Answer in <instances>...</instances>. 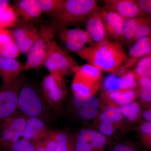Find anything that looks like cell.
Masks as SVG:
<instances>
[{
  "instance_id": "cell-17",
  "label": "cell",
  "mask_w": 151,
  "mask_h": 151,
  "mask_svg": "<svg viewBox=\"0 0 151 151\" xmlns=\"http://www.w3.org/2000/svg\"><path fill=\"white\" fill-rule=\"evenodd\" d=\"M85 30L93 43H99L108 39L101 15V8L97 7L85 21Z\"/></svg>"
},
{
  "instance_id": "cell-38",
  "label": "cell",
  "mask_w": 151,
  "mask_h": 151,
  "mask_svg": "<svg viewBox=\"0 0 151 151\" xmlns=\"http://www.w3.org/2000/svg\"><path fill=\"white\" fill-rule=\"evenodd\" d=\"M138 86L143 89L151 90V78L137 75Z\"/></svg>"
},
{
  "instance_id": "cell-20",
  "label": "cell",
  "mask_w": 151,
  "mask_h": 151,
  "mask_svg": "<svg viewBox=\"0 0 151 151\" xmlns=\"http://www.w3.org/2000/svg\"><path fill=\"white\" fill-rule=\"evenodd\" d=\"M150 54L151 36L139 39L130 47L127 55V61L123 66L128 69L137 64L141 58Z\"/></svg>"
},
{
  "instance_id": "cell-4",
  "label": "cell",
  "mask_w": 151,
  "mask_h": 151,
  "mask_svg": "<svg viewBox=\"0 0 151 151\" xmlns=\"http://www.w3.org/2000/svg\"><path fill=\"white\" fill-rule=\"evenodd\" d=\"M71 88L73 95L86 98L94 96L102 84V72L92 65H78L74 71Z\"/></svg>"
},
{
  "instance_id": "cell-11",
  "label": "cell",
  "mask_w": 151,
  "mask_h": 151,
  "mask_svg": "<svg viewBox=\"0 0 151 151\" xmlns=\"http://www.w3.org/2000/svg\"><path fill=\"white\" fill-rule=\"evenodd\" d=\"M102 86L103 91L135 89L138 86L137 75L122 65L106 76Z\"/></svg>"
},
{
  "instance_id": "cell-3",
  "label": "cell",
  "mask_w": 151,
  "mask_h": 151,
  "mask_svg": "<svg viewBox=\"0 0 151 151\" xmlns=\"http://www.w3.org/2000/svg\"><path fill=\"white\" fill-rule=\"evenodd\" d=\"M96 0H65L62 12L55 18L56 22L53 26L58 31L81 24L98 6Z\"/></svg>"
},
{
  "instance_id": "cell-29",
  "label": "cell",
  "mask_w": 151,
  "mask_h": 151,
  "mask_svg": "<svg viewBox=\"0 0 151 151\" xmlns=\"http://www.w3.org/2000/svg\"><path fill=\"white\" fill-rule=\"evenodd\" d=\"M19 22L13 7L9 5L3 12L0 17V27L9 29L14 27Z\"/></svg>"
},
{
  "instance_id": "cell-2",
  "label": "cell",
  "mask_w": 151,
  "mask_h": 151,
  "mask_svg": "<svg viewBox=\"0 0 151 151\" xmlns=\"http://www.w3.org/2000/svg\"><path fill=\"white\" fill-rule=\"evenodd\" d=\"M18 109L28 118H40L47 123L54 109L47 100L42 87L25 81L19 93Z\"/></svg>"
},
{
  "instance_id": "cell-12",
  "label": "cell",
  "mask_w": 151,
  "mask_h": 151,
  "mask_svg": "<svg viewBox=\"0 0 151 151\" xmlns=\"http://www.w3.org/2000/svg\"><path fill=\"white\" fill-rule=\"evenodd\" d=\"M9 29L19 51L24 54H27L39 37L40 29L32 23L20 22Z\"/></svg>"
},
{
  "instance_id": "cell-28",
  "label": "cell",
  "mask_w": 151,
  "mask_h": 151,
  "mask_svg": "<svg viewBox=\"0 0 151 151\" xmlns=\"http://www.w3.org/2000/svg\"><path fill=\"white\" fill-rule=\"evenodd\" d=\"M136 130L141 145L147 150L151 151V124L142 120Z\"/></svg>"
},
{
  "instance_id": "cell-10",
  "label": "cell",
  "mask_w": 151,
  "mask_h": 151,
  "mask_svg": "<svg viewBox=\"0 0 151 151\" xmlns=\"http://www.w3.org/2000/svg\"><path fill=\"white\" fill-rule=\"evenodd\" d=\"M42 89L48 103L57 110L67 95V86L64 77L50 73L44 78Z\"/></svg>"
},
{
  "instance_id": "cell-16",
  "label": "cell",
  "mask_w": 151,
  "mask_h": 151,
  "mask_svg": "<svg viewBox=\"0 0 151 151\" xmlns=\"http://www.w3.org/2000/svg\"><path fill=\"white\" fill-rule=\"evenodd\" d=\"M104 6L116 12L126 19L146 16L135 0H104Z\"/></svg>"
},
{
  "instance_id": "cell-24",
  "label": "cell",
  "mask_w": 151,
  "mask_h": 151,
  "mask_svg": "<svg viewBox=\"0 0 151 151\" xmlns=\"http://www.w3.org/2000/svg\"><path fill=\"white\" fill-rule=\"evenodd\" d=\"M97 118L98 122H110L116 125L118 129L125 119L119 108L112 104L105 107L99 113Z\"/></svg>"
},
{
  "instance_id": "cell-31",
  "label": "cell",
  "mask_w": 151,
  "mask_h": 151,
  "mask_svg": "<svg viewBox=\"0 0 151 151\" xmlns=\"http://www.w3.org/2000/svg\"><path fill=\"white\" fill-rule=\"evenodd\" d=\"M134 71L138 76L151 78V54L140 59Z\"/></svg>"
},
{
  "instance_id": "cell-23",
  "label": "cell",
  "mask_w": 151,
  "mask_h": 151,
  "mask_svg": "<svg viewBox=\"0 0 151 151\" xmlns=\"http://www.w3.org/2000/svg\"><path fill=\"white\" fill-rule=\"evenodd\" d=\"M20 54L9 29L0 27V57L16 59Z\"/></svg>"
},
{
  "instance_id": "cell-13",
  "label": "cell",
  "mask_w": 151,
  "mask_h": 151,
  "mask_svg": "<svg viewBox=\"0 0 151 151\" xmlns=\"http://www.w3.org/2000/svg\"><path fill=\"white\" fill-rule=\"evenodd\" d=\"M60 39L68 50L77 53L86 47L88 44H93L91 37L85 30L76 28L64 29L58 31Z\"/></svg>"
},
{
  "instance_id": "cell-8",
  "label": "cell",
  "mask_w": 151,
  "mask_h": 151,
  "mask_svg": "<svg viewBox=\"0 0 151 151\" xmlns=\"http://www.w3.org/2000/svg\"><path fill=\"white\" fill-rule=\"evenodd\" d=\"M78 65L74 58L58 45L52 49L44 64L50 73L64 76L74 73Z\"/></svg>"
},
{
  "instance_id": "cell-33",
  "label": "cell",
  "mask_w": 151,
  "mask_h": 151,
  "mask_svg": "<svg viewBox=\"0 0 151 151\" xmlns=\"http://www.w3.org/2000/svg\"><path fill=\"white\" fill-rule=\"evenodd\" d=\"M55 141L53 131L42 139L35 142V151H55Z\"/></svg>"
},
{
  "instance_id": "cell-5",
  "label": "cell",
  "mask_w": 151,
  "mask_h": 151,
  "mask_svg": "<svg viewBox=\"0 0 151 151\" xmlns=\"http://www.w3.org/2000/svg\"><path fill=\"white\" fill-rule=\"evenodd\" d=\"M56 31L53 25L41 27L39 37L27 54L25 70H37L44 66L49 53L57 42L55 38Z\"/></svg>"
},
{
  "instance_id": "cell-22",
  "label": "cell",
  "mask_w": 151,
  "mask_h": 151,
  "mask_svg": "<svg viewBox=\"0 0 151 151\" xmlns=\"http://www.w3.org/2000/svg\"><path fill=\"white\" fill-rule=\"evenodd\" d=\"M102 96L108 102L113 103L111 104L116 106L129 104L137 98L135 89L103 91Z\"/></svg>"
},
{
  "instance_id": "cell-26",
  "label": "cell",
  "mask_w": 151,
  "mask_h": 151,
  "mask_svg": "<svg viewBox=\"0 0 151 151\" xmlns=\"http://www.w3.org/2000/svg\"><path fill=\"white\" fill-rule=\"evenodd\" d=\"M117 107L129 123H139L142 121L143 108L139 102L135 100L129 104Z\"/></svg>"
},
{
  "instance_id": "cell-21",
  "label": "cell",
  "mask_w": 151,
  "mask_h": 151,
  "mask_svg": "<svg viewBox=\"0 0 151 151\" xmlns=\"http://www.w3.org/2000/svg\"><path fill=\"white\" fill-rule=\"evenodd\" d=\"M25 70V64L16 58L0 57V77L3 84L10 83L20 75Z\"/></svg>"
},
{
  "instance_id": "cell-35",
  "label": "cell",
  "mask_w": 151,
  "mask_h": 151,
  "mask_svg": "<svg viewBox=\"0 0 151 151\" xmlns=\"http://www.w3.org/2000/svg\"><path fill=\"white\" fill-rule=\"evenodd\" d=\"M142 146L132 141H125L113 145L111 151H143Z\"/></svg>"
},
{
  "instance_id": "cell-6",
  "label": "cell",
  "mask_w": 151,
  "mask_h": 151,
  "mask_svg": "<svg viewBox=\"0 0 151 151\" xmlns=\"http://www.w3.org/2000/svg\"><path fill=\"white\" fill-rule=\"evenodd\" d=\"M112 139L98 130L84 128L74 135L73 151H111Z\"/></svg>"
},
{
  "instance_id": "cell-40",
  "label": "cell",
  "mask_w": 151,
  "mask_h": 151,
  "mask_svg": "<svg viewBox=\"0 0 151 151\" xmlns=\"http://www.w3.org/2000/svg\"><path fill=\"white\" fill-rule=\"evenodd\" d=\"M9 5V1L7 0H0V17L3 12Z\"/></svg>"
},
{
  "instance_id": "cell-36",
  "label": "cell",
  "mask_w": 151,
  "mask_h": 151,
  "mask_svg": "<svg viewBox=\"0 0 151 151\" xmlns=\"http://www.w3.org/2000/svg\"><path fill=\"white\" fill-rule=\"evenodd\" d=\"M98 130L104 136L111 138L116 134L118 128L112 123L107 122H98Z\"/></svg>"
},
{
  "instance_id": "cell-32",
  "label": "cell",
  "mask_w": 151,
  "mask_h": 151,
  "mask_svg": "<svg viewBox=\"0 0 151 151\" xmlns=\"http://www.w3.org/2000/svg\"><path fill=\"white\" fill-rule=\"evenodd\" d=\"M151 36V18L147 16L142 17L140 24L135 34L132 43H134L142 38Z\"/></svg>"
},
{
  "instance_id": "cell-15",
  "label": "cell",
  "mask_w": 151,
  "mask_h": 151,
  "mask_svg": "<svg viewBox=\"0 0 151 151\" xmlns=\"http://www.w3.org/2000/svg\"><path fill=\"white\" fill-rule=\"evenodd\" d=\"M72 105L76 115L82 121H91L100 113V102L95 96L86 98L73 95Z\"/></svg>"
},
{
  "instance_id": "cell-1",
  "label": "cell",
  "mask_w": 151,
  "mask_h": 151,
  "mask_svg": "<svg viewBox=\"0 0 151 151\" xmlns=\"http://www.w3.org/2000/svg\"><path fill=\"white\" fill-rule=\"evenodd\" d=\"M77 54L101 72L112 73L125 64L127 55L121 44L105 40L86 46Z\"/></svg>"
},
{
  "instance_id": "cell-37",
  "label": "cell",
  "mask_w": 151,
  "mask_h": 151,
  "mask_svg": "<svg viewBox=\"0 0 151 151\" xmlns=\"http://www.w3.org/2000/svg\"><path fill=\"white\" fill-rule=\"evenodd\" d=\"M137 1L146 16L151 18V0H137Z\"/></svg>"
},
{
  "instance_id": "cell-25",
  "label": "cell",
  "mask_w": 151,
  "mask_h": 151,
  "mask_svg": "<svg viewBox=\"0 0 151 151\" xmlns=\"http://www.w3.org/2000/svg\"><path fill=\"white\" fill-rule=\"evenodd\" d=\"M55 149V151H73L74 136L65 130L53 131Z\"/></svg>"
},
{
  "instance_id": "cell-9",
  "label": "cell",
  "mask_w": 151,
  "mask_h": 151,
  "mask_svg": "<svg viewBox=\"0 0 151 151\" xmlns=\"http://www.w3.org/2000/svg\"><path fill=\"white\" fill-rule=\"evenodd\" d=\"M28 117L15 113L0 123V145L8 147L12 144L22 139Z\"/></svg>"
},
{
  "instance_id": "cell-27",
  "label": "cell",
  "mask_w": 151,
  "mask_h": 151,
  "mask_svg": "<svg viewBox=\"0 0 151 151\" xmlns=\"http://www.w3.org/2000/svg\"><path fill=\"white\" fill-rule=\"evenodd\" d=\"M38 2L43 14L55 18L62 12L65 0H38Z\"/></svg>"
},
{
  "instance_id": "cell-34",
  "label": "cell",
  "mask_w": 151,
  "mask_h": 151,
  "mask_svg": "<svg viewBox=\"0 0 151 151\" xmlns=\"http://www.w3.org/2000/svg\"><path fill=\"white\" fill-rule=\"evenodd\" d=\"M35 142L20 139L9 147L11 151H35Z\"/></svg>"
},
{
  "instance_id": "cell-30",
  "label": "cell",
  "mask_w": 151,
  "mask_h": 151,
  "mask_svg": "<svg viewBox=\"0 0 151 151\" xmlns=\"http://www.w3.org/2000/svg\"><path fill=\"white\" fill-rule=\"evenodd\" d=\"M142 17L126 20L123 41L128 43H132V40L140 23Z\"/></svg>"
},
{
  "instance_id": "cell-7",
  "label": "cell",
  "mask_w": 151,
  "mask_h": 151,
  "mask_svg": "<svg viewBox=\"0 0 151 151\" xmlns=\"http://www.w3.org/2000/svg\"><path fill=\"white\" fill-rule=\"evenodd\" d=\"M25 81L21 74L0 88V123L14 115L18 107L19 93Z\"/></svg>"
},
{
  "instance_id": "cell-18",
  "label": "cell",
  "mask_w": 151,
  "mask_h": 151,
  "mask_svg": "<svg viewBox=\"0 0 151 151\" xmlns=\"http://www.w3.org/2000/svg\"><path fill=\"white\" fill-rule=\"evenodd\" d=\"M14 8L22 23H32L43 14L38 0L17 1Z\"/></svg>"
},
{
  "instance_id": "cell-41",
  "label": "cell",
  "mask_w": 151,
  "mask_h": 151,
  "mask_svg": "<svg viewBox=\"0 0 151 151\" xmlns=\"http://www.w3.org/2000/svg\"></svg>"
},
{
  "instance_id": "cell-19",
  "label": "cell",
  "mask_w": 151,
  "mask_h": 151,
  "mask_svg": "<svg viewBox=\"0 0 151 151\" xmlns=\"http://www.w3.org/2000/svg\"><path fill=\"white\" fill-rule=\"evenodd\" d=\"M50 131L42 119L29 117L27 118L22 138L36 142L46 137Z\"/></svg>"
},
{
  "instance_id": "cell-39",
  "label": "cell",
  "mask_w": 151,
  "mask_h": 151,
  "mask_svg": "<svg viewBox=\"0 0 151 151\" xmlns=\"http://www.w3.org/2000/svg\"><path fill=\"white\" fill-rule=\"evenodd\" d=\"M142 107L143 108L142 113V120L151 124V105Z\"/></svg>"
},
{
  "instance_id": "cell-14",
  "label": "cell",
  "mask_w": 151,
  "mask_h": 151,
  "mask_svg": "<svg viewBox=\"0 0 151 151\" xmlns=\"http://www.w3.org/2000/svg\"><path fill=\"white\" fill-rule=\"evenodd\" d=\"M101 13L107 37L112 38L118 42L123 41L127 19L105 6L101 8Z\"/></svg>"
}]
</instances>
